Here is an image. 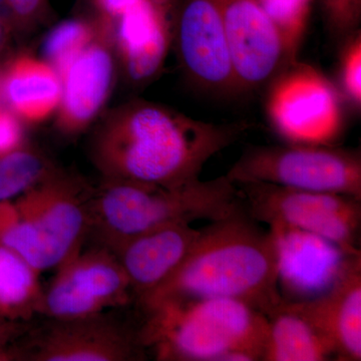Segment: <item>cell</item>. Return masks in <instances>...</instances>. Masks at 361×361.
<instances>
[{
  "label": "cell",
  "mask_w": 361,
  "mask_h": 361,
  "mask_svg": "<svg viewBox=\"0 0 361 361\" xmlns=\"http://www.w3.org/2000/svg\"><path fill=\"white\" fill-rule=\"evenodd\" d=\"M247 130L246 123L202 122L161 104L135 101L104 118L90 155L104 180L182 187L200 179L207 161Z\"/></svg>",
  "instance_id": "1"
},
{
  "label": "cell",
  "mask_w": 361,
  "mask_h": 361,
  "mask_svg": "<svg viewBox=\"0 0 361 361\" xmlns=\"http://www.w3.org/2000/svg\"><path fill=\"white\" fill-rule=\"evenodd\" d=\"M278 249L243 203L200 230L178 269L155 290L137 298L142 310L211 298L248 304L269 316L283 301L278 282Z\"/></svg>",
  "instance_id": "2"
},
{
  "label": "cell",
  "mask_w": 361,
  "mask_h": 361,
  "mask_svg": "<svg viewBox=\"0 0 361 361\" xmlns=\"http://www.w3.org/2000/svg\"><path fill=\"white\" fill-rule=\"evenodd\" d=\"M145 314L137 336L158 360H263L268 317L241 301L202 299L159 306Z\"/></svg>",
  "instance_id": "3"
},
{
  "label": "cell",
  "mask_w": 361,
  "mask_h": 361,
  "mask_svg": "<svg viewBox=\"0 0 361 361\" xmlns=\"http://www.w3.org/2000/svg\"><path fill=\"white\" fill-rule=\"evenodd\" d=\"M242 205L226 175L177 188L104 180L92 192L90 232L113 251L126 240L173 223L222 219Z\"/></svg>",
  "instance_id": "4"
},
{
  "label": "cell",
  "mask_w": 361,
  "mask_h": 361,
  "mask_svg": "<svg viewBox=\"0 0 361 361\" xmlns=\"http://www.w3.org/2000/svg\"><path fill=\"white\" fill-rule=\"evenodd\" d=\"M94 189L58 169L13 200L0 202V245L37 272L56 269L82 249Z\"/></svg>",
  "instance_id": "5"
},
{
  "label": "cell",
  "mask_w": 361,
  "mask_h": 361,
  "mask_svg": "<svg viewBox=\"0 0 361 361\" xmlns=\"http://www.w3.org/2000/svg\"><path fill=\"white\" fill-rule=\"evenodd\" d=\"M233 184L267 183L305 191L348 195L361 200V154L322 145L251 146L228 171Z\"/></svg>",
  "instance_id": "6"
},
{
  "label": "cell",
  "mask_w": 361,
  "mask_h": 361,
  "mask_svg": "<svg viewBox=\"0 0 361 361\" xmlns=\"http://www.w3.org/2000/svg\"><path fill=\"white\" fill-rule=\"evenodd\" d=\"M236 187L247 213L257 222L303 230L329 240L348 255L360 253V199L267 183Z\"/></svg>",
  "instance_id": "7"
},
{
  "label": "cell",
  "mask_w": 361,
  "mask_h": 361,
  "mask_svg": "<svg viewBox=\"0 0 361 361\" xmlns=\"http://www.w3.org/2000/svg\"><path fill=\"white\" fill-rule=\"evenodd\" d=\"M266 115L291 144L336 146L345 125L338 90L314 66L298 59L267 85Z\"/></svg>",
  "instance_id": "8"
},
{
  "label": "cell",
  "mask_w": 361,
  "mask_h": 361,
  "mask_svg": "<svg viewBox=\"0 0 361 361\" xmlns=\"http://www.w3.org/2000/svg\"><path fill=\"white\" fill-rule=\"evenodd\" d=\"M130 285L115 254L99 248L73 255L56 268L44 290L40 314L51 319H73L101 314L106 308L129 302Z\"/></svg>",
  "instance_id": "9"
},
{
  "label": "cell",
  "mask_w": 361,
  "mask_h": 361,
  "mask_svg": "<svg viewBox=\"0 0 361 361\" xmlns=\"http://www.w3.org/2000/svg\"><path fill=\"white\" fill-rule=\"evenodd\" d=\"M174 42L188 80L217 94L238 92L226 42L222 0H179Z\"/></svg>",
  "instance_id": "10"
},
{
  "label": "cell",
  "mask_w": 361,
  "mask_h": 361,
  "mask_svg": "<svg viewBox=\"0 0 361 361\" xmlns=\"http://www.w3.org/2000/svg\"><path fill=\"white\" fill-rule=\"evenodd\" d=\"M228 51L238 92L267 87L293 63L258 0H222Z\"/></svg>",
  "instance_id": "11"
},
{
  "label": "cell",
  "mask_w": 361,
  "mask_h": 361,
  "mask_svg": "<svg viewBox=\"0 0 361 361\" xmlns=\"http://www.w3.org/2000/svg\"><path fill=\"white\" fill-rule=\"evenodd\" d=\"M94 39L73 59L61 75L63 94L56 110L61 134L77 135L90 127L115 85L116 56L114 23L101 18Z\"/></svg>",
  "instance_id": "12"
},
{
  "label": "cell",
  "mask_w": 361,
  "mask_h": 361,
  "mask_svg": "<svg viewBox=\"0 0 361 361\" xmlns=\"http://www.w3.org/2000/svg\"><path fill=\"white\" fill-rule=\"evenodd\" d=\"M137 334L101 314L51 319L30 342L25 360L134 361L145 358Z\"/></svg>",
  "instance_id": "13"
},
{
  "label": "cell",
  "mask_w": 361,
  "mask_h": 361,
  "mask_svg": "<svg viewBox=\"0 0 361 361\" xmlns=\"http://www.w3.org/2000/svg\"><path fill=\"white\" fill-rule=\"evenodd\" d=\"M179 0H140L114 23L116 56L130 82L155 78L174 42Z\"/></svg>",
  "instance_id": "14"
},
{
  "label": "cell",
  "mask_w": 361,
  "mask_h": 361,
  "mask_svg": "<svg viewBox=\"0 0 361 361\" xmlns=\"http://www.w3.org/2000/svg\"><path fill=\"white\" fill-rule=\"evenodd\" d=\"M278 249V282L286 300L301 301L322 295L341 274L348 254L312 233L271 226Z\"/></svg>",
  "instance_id": "15"
},
{
  "label": "cell",
  "mask_w": 361,
  "mask_h": 361,
  "mask_svg": "<svg viewBox=\"0 0 361 361\" xmlns=\"http://www.w3.org/2000/svg\"><path fill=\"white\" fill-rule=\"evenodd\" d=\"M286 302L329 339L336 360H361V253L346 258L336 282L322 295Z\"/></svg>",
  "instance_id": "16"
},
{
  "label": "cell",
  "mask_w": 361,
  "mask_h": 361,
  "mask_svg": "<svg viewBox=\"0 0 361 361\" xmlns=\"http://www.w3.org/2000/svg\"><path fill=\"white\" fill-rule=\"evenodd\" d=\"M200 230L173 223L126 240L114 249L137 298L155 290L187 257Z\"/></svg>",
  "instance_id": "17"
},
{
  "label": "cell",
  "mask_w": 361,
  "mask_h": 361,
  "mask_svg": "<svg viewBox=\"0 0 361 361\" xmlns=\"http://www.w3.org/2000/svg\"><path fill=\"white\" fill-rule=\"evenodd\" d=\"M63 84L47 61L30 54L9 59L0 73V97L23 123L44 122L58 110Z\"/></svg>",
  "instance_id": "18"
},
{
  "label": "cell",
  "mask_w": 361,
  "mask_h": 361,
  "mask_svg": "<svg viewBox=\"0 0 361 361\" xmlns=\"http://www.w3.org/2000/svg\"><path fill=\"white\" fill-rule=\"evenodd\" d=\"M336 360L334 346L314 325L283 299L268 316V332L262 361Z\"/></svg>",
  "instance_id": "19"
},
{
  "label": "cell",
  "mask_w": 361,
  "mask_h": 361,
  "mask_svg": "<svg viewBox=\"0 0 361 361\" xmlns=\"http://www.w3.org/2000/svg\"><path fill=\"white\" fill-rule=\"evenodd\" d=\"M39 275L18 253L0 245V318L20 322L40 314L44 289Z\"/></svg>",
  "instance_id": "20"
},
{
  "label": "cell",
  "mask_w": 361,
  "mask_h": 361,
  "mask_svg": "<svg viewBox=\"0 0 361 361\" xmlns=\"http://www.w3.org/2000/svg\"><path fill=\"white\" fill-rule=\"evenodd\" d=\"M58 169L44 152L27 144L0 156V202L18 198Z\"/></svg>",
  "instance_id": "21"
},
{
  "label": "cell",
  "mask_w": 361,
  "mask_h": 361,
  "mask_svg": "<svg viewBox=\"0 0 361 361\" xmlns=\"http://www.w3.org/2000/svg\"><path fill=\"white\" fill-rule=\"evenodd\" d=\"M102 20L71 18L59 23L47 33L42 44L44 61L49 63L61 78L73 59L96 37Z\"/></svg>",
  "instance_id": "22"
},
{
  "label": "cell",
  "mask_w": 361,
  "mask_h": 361,
  "mask_svg": "<svg viewBox=\"0 0 361 361\" xmlns=\"http://www.w3.org/2000/svg\"><path fill=\"white\" fill-rule=\"evenodd\" d=\"M258 2L279 32L289 59L297 61L310 23L313 0H258Z\"/></svg>",
  "instance_id": "23"
},
{
  "label": "cell",
  "mask_w": 361,
  "mask_h": 361,
  "mask_svg": "<svg viewBox=\"0 0 361 361\" xmlns=\"http://www.w3.org/2000/svg\"><path fill=\"white\" fill-rule=\"evenodd\" d=\"M339 82L343 97L355 110L361 108V32L342 42L339 56Z\"/></svg>",
  "instance_id": "24"
},
{
  "label": "cell",
  "mask_w": 361,
  "mask_h": 361,
  "mask_svg": "<svg viewBox=\"0 0 361 361\" xmlns=\"http://www.w3.org/2000/svg\"><path fill=\"white\" fill-rule=\"evenodd\" d=\"M325 26L337 42L360 30L361 0H320Z\"/></svg>",
  "instance_id": "25"
},
{
  "label": "cell",
  "mask_w": 361,
  "mask_h": 361,
  "mask_svg": "<svg viewBox=\"0 0 361 361\" xmlns=\"http://www.w3.org/2000/svg\"><path fill=\"white\" fill-rule=\"evenodd\" d=\"M14 32H26L42 23L47 14V0H4Z\"/></svg>",
  "instance_id": "26"
},
{
  "label": "cell",
  "mask_w": 361,
  "mask_h": 361,
  "mask_svg": "<svg viewBox=\"0 0 361 361\" xmlns=\"http://www.w3.org/2000/svg\"><path fill=\"white\" fill-rule=\"evenodd\" d=\"M23 122L16 114L0 104V156L23 148L26 142Z\"/></svg>",
  "instance_id": "27"
},
{
  "label": "cell",
  "mask_w": 361,
  "mask_h": 361,
  "mask_svg": "<svg viewBox=\"0 0 361 361\" xmlns=\"http://www.w3.org/2000/svg\"><path fill=\"white\" fill-rule=\"evenodd\" d=\"M139 1L140 0H90V4L96 8L97 16L115 23Z\"/></svg>",
  "instance_id": "28"
},
{
  "label": "cell",
  "mask_w": 361,
  "mask_h": 361,
  "mask_svg": "<svg viewBox=\"0 0 361 361\" xmlns=\"http://www.w3.org/2000/svg\"><path fill=\"white\" fill-rule=\"evenodd\" d=\"M13 323L14 322H7L0 318V361L9 360L14 357L13 353H9L6 348L7 341L14 332L11 326Z\"/></svg>",
  "instance_id": "29"
},
{
  "label": "cell",
  "mask_w": 361,
  "mask_h": 361,
  "mask_svg": "<svg viewBox=\"0 0 361 361\" xmlns=\"http://www.w3.org/2000/svg\"><path fill=\"white\" fill-rule=\"evenodd\" d=\"M13 32L14 30L11 25L6 20L0 18V54L6 49Z\"/></svg>",
  "instance_id": "30"
}]
</instances>
